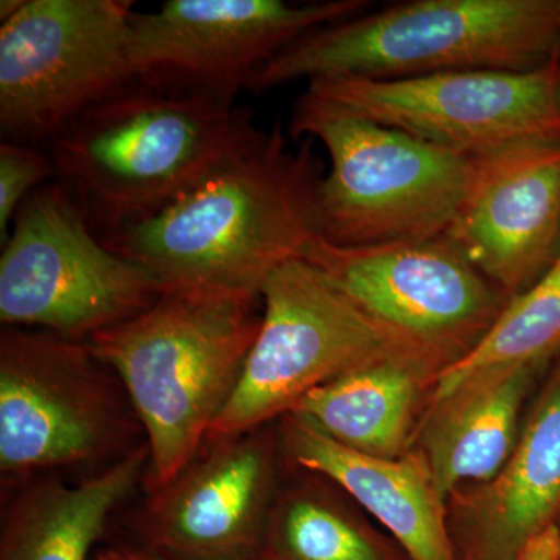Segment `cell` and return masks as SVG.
<instances>
[{
	"label": "cell",
	"instance_id": "cell-1",
	"mask_svg": "<svg viewBox=\"0 0 560 560\" xmlns=\"http://www.w3.org/2000/svg\"><path fill=\"white\" fill-rule=\"evenodd\" d=\"M312 142L290 150L282 127L275 125L156 215L102 242L149 271L162 291L260 296L268 276L302 259L318 235L315 205L323 173Z\"/></svg>",
	"mask_w": 560,
	"mask_h": 560
},
{
	"label": "cell",
	"instance_id": "cell-2",
	"mask_svg": "<svg viewBox=\"0 0 560 560\" xmlns=\"http://www.w3.org/2000/svg\"><path fill=\"white\" fill-rule=\"evenodd\" d=\"M235 98L132 81L50 140L55 176L102 241L156 215L256 145Z\"/></svg>",
	"mask_w": 560,
	"mask_h": 560
},
{
	"label": "cell",
	"instance_id": "cell-3",
	"mask_svg": "<svg viewBox=\"0 0 560 560\" xmlns=\"http://www.w3.org/2000/svg\"><path fill=\"white\" fill-rule=\"evenodd\" d=\"M260 319L261 296L172 290L88 341L138 416L150 490L168 485L205 447L237 388Z\"/></svg>",
	"mask_w": 560,
	"mask_h": 560
},
{
	"label": "cell",
	"instance_id": "cell-4",
	"mask_svg": "<svg viewBox=\"0 0 560 560\" xmlns=\"http://www.w3.org/2000/svg\"><path fill=\"white\" fill-rule=\"evenodd\" d=\"M559 54L560 0H415L305 33L260 66L248 90L298 80L523 72Z\"/></svg>",
	"mask_w": 560,
	"mask_h": 560
},
{
	"label": "cell",
	"instance_id": "cell-5",
	"mask_svg": "<svg viewBox=\"0 0 560 560\" xmlns=\"http://www.w3.org/2000/svg\"><path fill=\"white\" fill-rule=\"evenodd\" d=\"M289 132L319 140L330 172L316 190V230L340 246L444 235L474 180L477 160L386 127L341 103L302 92Z\"/></svg>",
	"mask_w": 560,
	"mask_h": 560
},
{
	"label": "cell",
	"instance_id": "cell-6",
	"mask_svg": "<svg viewBox=\"0 0 560 560\" xmlns=\"http://www.w3.org/2000/svg\"><path fill=\"white\" fill-rule=\"evenodd\" d=\"M147 444L124 386L90 342L0 331V471L20 488L70 467H108Z\"/></svg>",
	"mask_w": 560,
	"mask_h": 560
},
{
	"label": "cell",
	"instance_id": "cell-7",
	"mask_svg": "<svg viewBox=\"0 0 560 560\" xmlns=\"http://www.w3.org/2000/svg\"><path fill=\"white\" fill-rule=\"evenodd\" d=\"M260 296L256 340L206 444L270 425L312 390L378 361L412 357L429 363L305 259L276 268Z\"/></svg>",
	"mask_w": 560,
	"mask_h": 560
},
{
	"label": "cell",
	"instance_id": "cell-8",
	"mask_svg": "<svg viewBox=\"0 0 560 560\" xmlns=\"http://www.w3.org/2000/svg\"><path fill=\"white\" fill-rule=\"evenodd\" d=\"M164 293L108 248L60 183L32 191L0 254V323L77 341L135 318Z\"/></svg>",
	"mask_w": 560,
	"mask_h": 560
},
{
	"label": "cell",
	"instance_id": "cell-9",
	"mask_svg": "<svg viewBox=\"0 0 560 560\" xmlns=\"http://www.w3.org/2000/svg\"><path fill=\"white\" fill-rule=\"evenodd\" d=\"M130 0H24L0 27V131L51 140L132 83Z\"/></svg>",
	"mask_w": 560,
	"mask_h": 560
},
{
	"label": "cell",
	"instance_id": "cell-10",
	"mask_svg": "<svg viewBox=\"0 0 560 560\" xmlns=\"http://www.w3.org/2000/svg\"><path fill=\"white\" fill-rule=\"evenodd\" d=\"M302 259L438 372L463 359L508 302L445 235L368 246L316 235Z\"/></svg>",
	"mask_w": 560,
	"mask_h": 560
},
{
	"label": "cell",
	"instance_id": "cell-11",
	"mask_svg": "<svg viewBox=\"0 0 560 560\" xmlns=\"http://www.w3.org/2000/svg\"><path fill=\"white\" fill-rule=\"evenodd\" d=\"M559 57L523 72L475 69L397 80L323 79L308 81L307 90L478 160L517 143L560 139Z\"/></svg>",
	"mask_w": 560,
	"mask_h": 560
},
{
	"label": "cell",
	"instance_id": "cell-12",
	"mask_svg": "<svg viewBox=\"0 0 560 560\" xmlns=\"http://www.w3.org/2000/svg\"><path fill=\"white\" fill-rule=\"evenodd\" d=\"M368 0H168L130 18L132 79L149 86L235 98L253 73L305 33L359 16Z\"/></svg>",
	"mask_w": 560,
	"mask_h": 560
},
{
	"label": "cell",
	"instance_id": "cell-13",
	"mask_svg": "<svg viewBox=\"0 0 560 560\" xmlns=\"http://www.w3.org/2000/svg\"><path fill=\"white\" fill-rule=\"evenodd\" d=\"M279 448L271 423L206 444L168 485L150 490L132 539L173 560L261 558Z\"/></svg>",
	"mask_w": 560,
	"mask_h": 560
},
{
	"label": "cell",
	"instance_id": "cell-14",
	"mask_svg": "<svg viewBox=\"0 0 560 560\" xmlns=\"http://www.w3.org/2000/svg\"><path fill=\"white\" fill-rule=\"evenodd\" d=\"M444 235L510 300L528 290L560 253V139L478 158Z\"/></svg>",
	"mask_w": 560,
	"mask_h": 560
},
{
	"label": "cell",
	"instance_id": "cell-15",
	"mask_svg": "<svg viewBox=\"0 0 560 560\" xmlns=\"http://www.w3.org/2000/svg\"><path fill=\"white\" fill-rule=\"evenodd\" d=\"M279 441L298 469L345 490L396 537L411 560H456L445 497L422 453L400 458L364 455L291 415L279 419Z\"/></svg>",
	"mask_w": 560,
	"mask_h": 560
},
{
	"label": "cell",
	"instance_id": "cell-16",
	"mask_svg": "<svg viewBox=\"0 0 560 560\" xmlns=\"http://www.w3.org/2000/svg\"><path fill=\"white\" fill-rule=\"evenodd\" d=\"M149 466L143 444L79 482L54 475L24 482L3 511L0 560H92L110 517Z\"/></svg>",
	"mask_w": 560,
	"mask_h": 560
},
{
	"label": "cell",
	"instance_id": "cell-17",
	"mask_svg": "<svg viewBox=\"0 0 560 560\" xmlns=\"http://www.w3.org/2000/svg\"><path fill=\"white\" fill-rule=\"evenodd\" d=\"M537 368L478 372L441 399L431 400L422 453L442 495L467 481L486 485L511 458L518 419Z\"/></svg>",
	"mask_w": 560,
	"mask_h": 560
},
{
	"label": "cell",
	"instance_id": "cell-18",
	"mask_svg": "<svg viewBox=\"0 0 560 560\" xmlns=\"http://www.w3.org/2000/svg\"><path fill=\"white\" fill-rule=\"evenodd\" d=\"M477 560H514L560 512V364L534 405L511 458L464 504Z\"/></svg>",
	"mask_w": 560,
	"mask_h": 560
},
{
	"label": "cell",
	"instance_id": "cell-19",
	"mask_svg": "<svg viewBox=\"0 0 560 560\" xmlns=\"http://www.w3.org/2000/svg\"><path fill=\"white\" fill-rule=\"evenodd\" d=\"M436 377L425 361L394 357L312 390L290 415L350 451L400 458L423 383Z\"/></svg>",
	"mask_w": 560,
	"mask_h": 560
},
{
	"label": "cell",
	"instance_id": "cell-20",
	"mask_svg": "<svg viewBox=\"0 0 560 560\" xmlns=\"http://www.w3.org/2000/svg\"><path fill=\"white\" fill-rule=\"evenodd\" d=\"M560 352V253L550 270L528 290L508 300L477 345L434 378L433 400L441 399L478 372L495 368L540 370Z\"/></svg>",
	"mask_w": 560,
	"mask_h": 560
},
{
	"label": "cell",
	"instance_id": "cell-21",
	"mask_svg": "<svg viewBox=\"0 0 560 560\" xmlns=\"http://www.w3.org/2000/svg\"><path fill=\"white\" fill-rule=\"evenodd\" d=\"M264 560H383L375 541L318 486L276 492Z\"/></svg>",
	"mask_w": 560,
	"mask_h": 560
},
{
	"label": "cell",
	"instance_id": "cell-22",
	"mask_svg": "<svg viewBox=\"0 0 560 560\" xmlns=\"http://www.w3.org/2000/svg\"><path fill=\"white\" fill-rule=\"evenodd\" d=\"M55 176L50 154L35 145L3 140L0 145V248L9 241L18 210L43 180Z\"/></svg>",
	"mask_w": 560,
	"mask_h": 560
},
{
	"label": "cell",
	"instance_id": "cell-23",
	"mask_svg": "<svg viewBox=\"0 0 560 560\" xmlns=\"http://www.w3.org/2000/svg\"><path fill=\"white\" fill-rule=\"evenodd\" d=\"M514 560H560V528L550 523L523 541Z\"/></svg>",
	"mask_w": 560,
	"mask_h": 560
},
{
	"label": "cell",
	"instance_id": "cell-24",
	"mask_svg": "<svg viewBox=\"0 0 560 560\" xmlns=\"http://www.w3.org/2000/svg\"><path fill=\"white\" fill-rule=\"evenodd\" d=\"M92 560H173L143 541L117 540L98 545Z\"/></svg>",
	"mask_w": 560,
	"mask_h": 560
},
{
	"label": "cell",
	"instance_id": "cell-25",
	"mask_svg": "<svg viewBox=\"0 0 560 560\" xmlns=\"http://www.w3.org/2000/svg\"><path fill=\"white\" fill-rule=\"evenodd\" d=\"M24 0H2L0 2V22L9 21L21 10Z\"/></svg>",
	"mask_w": 560,
	"mask_h": 560
},
{
	"label": "cell",
	"instance_id": "cell-26",
	"mask_svg": "<svg viewBox=\"0 0 560 560\" xmlns=\"http://www.w3.org/2000/svg\"><path fill=\"white\" fill-rule=\"evenodd\" d=\"M254 560H264V559L259 558V559H254Z\"/></svg>",
	"mask_w": 560,
	"mask_h": 560
}]
</instances>
